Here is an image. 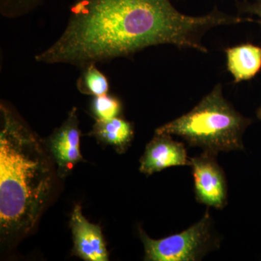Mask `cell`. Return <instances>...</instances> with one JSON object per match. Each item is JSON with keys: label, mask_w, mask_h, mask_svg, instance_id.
I'll list each match as a JSON object with an SVG mask.
<instances>
[{"label": "cell", "mask_w": 261, "mask_h": 261, "mask_svg": "<svg viewBox=\"0 0 261 261\" xmlns=\"http://www.w3.org/2000/svg\"><path fill=\"white\" fill-rule=\"evenodd\" d=\"M90 110L96 121L112 119L119 117L121 114L122 103L116 96L108 93L94 97L91 102Z\"/></svg>", "instance_id": "7c38bea8"}, {"label": "cell", "mask_w": 261, "mask_h": 261, "mask_svg": "<svg viewBox=\"0 0 261 261\" xmlns=\"http://www.w3.org/2000/svg\"><path fill=\"white\" fill-rule=\"evenodd\" d=\"M43 0H0V13L7 18H17L30 13Z\"/></svg>", "instance_id": "4fadbf2b"}, {"label": "cell", "mask_w": 261, "mask_h": 261, "mask_svg": "<svg viewBox=\"0 0 261 261\" xmlns=\"http://www.w3.org/2000/svg\"><path fill=\"white\" fill-rule=\"evenodd\" d=\"M256 115L257 118L261 120V106L259 107L258 109H257Z\"/></svg>", "instance_id": "9a60e30c"}, {"label": "cell", "mask_w": 261, "mask_h": 261, "mask_svg": "<svg viewBox=\"0 0 261 261\" xmlns=\"http://www.w3.org/2000/svg\"><path fill=\"white\" fill-rule=\"evenodd\" d=\"M70 225L75 255L86 261L109 260L102 229L98 225L86 219L80 205L75 206L73 209Z\"/></svg>", "instance_id": "ba28073f"}, {"label": "cell", "mask_w": 261, "mask_h": 261, "mask_svg": "<svg viewBox=\"0 0 261 261\" xmlns=\"http://www.w3.org/2000/svg\"><path fill=\"white\" fill-rule=\"evenodd\" d=\"M139 235L147 261H197L219 248L221 239L214 228L209 209L200 221L181 232L154 240L142 228Z\"/></svg>", "instance_id": "277c9868"}, {"label": "cell", "mask_w": 261, "mask_h": 261, "mask_svg": "<svg viewBox=\"0 0 261 261\" xmlns=\"http://www.w3.org/2000/svg\"><path fill=\"white\" fill-rule=\"evenodd\" d=\"M0 232L12 241L30 232L49 198L53 173L49 155L20 116L2 102Z\"/></svg>", "instance_id": "7a4b0ae2"}, {"label": "cell", "mask_w": 261, "mask_h": 261, "mask_svg": "<svg viewBox=\"0 0 261 261\" xmlns=\"http://www.w3.org/2000/svg\"><path fill=\"white\" fill-rule=\"evenodd\" d=\"M247 10L252 14L256 15L259 19V22L261 24V0H257L253 4L250 5L247 8Z\"/></svg>", "instance_id": "5bb4252c"}, {"label": "cell", "mask_w": 261, "mask_h": 261, "mask_svg": "<svg viewBox=\"0 0 261 261\" xmlns=\"http://www.w3.org/2000/svg\"><path fill=\"white\" fill-rule=\"evenodd\" d=\"M217 155L202 152L190 158L194 191L197 202L222 210L228 204V185L224 169L216 160Z\"/></svg>", "instance_id": "5b68a950"}, {"label": "cell", "mask_w": 261, "mask_h": 261, "mask_svg": "<svg viewBox=\"0 0 261 261\" xmlns=\"http://www.w3.org/2000/svg\"><path fill=\"white\" fill-rule=\"evenodd\" d=\"M190 159L185 143L173 140L172 136L154 133L140 160V171L151 176L166 168L190 166Z\"/></svg>", "instance_id": "52a82bcc"}, {"label": "cell", "mask_w": 261, "mask_h": 261, "mask_svg": "<svg viewBox=\"0 0 261 261\" xmlns=\"http://www.w3.org/2000/svg\"><path fill=\"white\" fill-rule=\"evenodd\" d=\"M227 68L234 82L251 80L261 70V47L251 44L228 48Z\"/></svg>", "instance_id": "30bf717a"}, {"label": "cell", "mask_w": 261, "mask_h": 261, "mask_svg": "<svg viewBox=\"0 0 261 261\" xmlns=\"http://www.w3.org/2000/svg\"><path fill=\"white\" fill-rule=\"evenodd\" d=\"M81 132L76 108H73L61 126L55 129L47 142L48 149L57 165L60 178H65L83 160L80 149Z\"/></svg>", "instance_id": "8992f818"}, {"label": "cell", "mask_w": 261, "mask_h": 261, "mask_svg": "<svg viewBox=\"0 0 261 261\" xmlns=\"http://www.w3.org/2000/svg\"><path fill=\"white\" fill-rule=\"evenodd\" d=\"M243 22L241 17L218 11L190 16L171 0H74L63 34L35 60L82 69L159 44L207 53L200 42L202 32Z\"/></svg>", "instance_id": "6da1fadb"}, {"label": "cell", "mask_w": 261, "mask_h": 261, "mask_svg": "<svg viewBox=\"0 0 261 261\" xmlns=\"http://www.w3.org/2000/svg\"><path fill=\"white\" fill-rule=\"evenodd\" d=\"M96 65L90 64L82 68L76 82L77 89L81 93L93 97L108 93L110 85L107 76Z\"/></svg>", "instance_id": "8fae6325"}, {"label": "cell", "mask_w": 261, "mask_h": 261, "mask_svg": "<svg viewBox=\"0 0 261 261\" xmlns=\"http://www.w3.org/2000/svg\"><path fill=\"white\" fill-rule=\"evenodd\" d=\"M252 120L225 99L218 84L190 112L156 128V134L176 136L190 147L216 154L243 150V135Z\"/></svg>", "instance_id": "3957f363"}, {"label": "cell", "mask_w": 261, "mask_h": 261, "mask_svg": "<svg viewBox=\"0 0 261 261\" xmlns=\"http://www.w3.org/2000/svg\"><path fill=\"white\" fill-rule=\"evenodd\" d=\"M89 135L104 145L111 146L118 153L123 154L132 145L135 132L132 123L116 117L105 121L97 120Z\"/></svg>", "instance_id": "9c48e42d"}]
</instances>
